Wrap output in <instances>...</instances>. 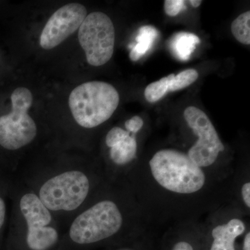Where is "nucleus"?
Returning <instances> with one entry per match:
<instances>
[{
  "mask_svg": "<svg viewBox=\"0 0 250 250\" xmlns=\"http://www.w3.org/2000/svg\"><path fill=\"white\" fill-rule=\"evenodd\" d=\"M143 125H144V121L141 117L134 116L125 122V130L131 134H136L142 129Z\"/></svg>",
  "mask_w": 250,
  "mask_h": 250,
  "instance_id": "aec40b11",
  "label": "nucleus"
},
{
  "mask_svg": "<svg viewBox=\"0 0 250 250\" xmlns=\"http://www.w3.org/2000/svg\"><path fill=\"white\" fill-rule=\"evenodd\" d=\"M21 213L27 224V228L48 226L52 220L50 210L34 193L23 195L20 202Z\"/></svg>",
  "mask_w": 250,
  "mask_h": 250,
  "instance_id": "1a4fd4ad",
  "label": "nucleus"
},
{
  "mask_svg": "<svg viewBox=\"0 0 250 250\" xmlns=\"http://www.w3.org/2000/svg\"><path fill=\"white\" fill-rule=\"evenodd\" d=\"M198 72L194 69H188L174 75L170 82L169 92L184 89L193 83L198 79Z\"/></svg>",
  "mask_w": 250,
  "mask_h": 250,
  "instance_id": "f3484780",
  "label": "nucleus"
},
{
  "mask_svg": "<svg viewBox=\"0 0 250 250\" xmlns=\"http://www.w3.org/2000/svg\"><path fill=\"white\" fill-rule=\"evenodd\" d=\"M59 234L52 227L28 228L27 246L31 250H47L57 243Z\"/></svg>",
  "mask_w": 250,
  "mask_h": 250,
  "instance_id": "9b49d317",
  "label": "nucleus"
},
{
  "mask_svg": "<svg viewBox=\"0 0 250 250\" xmlns=\"http://www.w3.org/2000/svg\"><path fill=\"white\" fill-rule=\"evenodd\" d=\"M124 184L153 228L202 221L231 198V184L215 179L187 152L172 147L137 162Z\"/></svg>",
  "mask_w": 250,
  "mask_h": 250,
  "instance_id": "f257e3e1",
  "label": "nucleus"
},
{
  "mask_svg": "<svg viewBox=\"0 0 250 250\" xmlns=\"http://www.w3.org/2000/svg\"><path fill=\"white\" fill-rule=\"evenodd\" d=\"M78 36L80 45L90 65L101 66L113 57L116 34L114 26L107 15L102 12L87 15L79 28Z\"/></svg>",
  "mask_w": 250,
  "mask_h": 250,
  "instance_id": "0eeeda50",
  "label": "nucleus"
},
{
  "mask_svg": "<svg viewBox=\"0 0 250 250\" xmlns=\"http://www.w3.org/2000/svg\"><path fill=\"white\" fill-rule=\"evenodd\" d=\"M190 5L194 8H197L201 5L202 3V0H190L189 1Z\"/></svg>",
  "mask_w": 250,
  "mask_h": 250,
  "instance_id": "5701e85b",
  "label": "nucleus"
},
{
  "mask_svg": "<svg viewBox=\"0 0 250 250\" xmlns=\"http://www.w3.org/2000/svg\"><path fill=\"white\" fill-rule=\"evenodd\" d=\"M87 16L83 5L70 3L57 10L46 23L40 37V45L53 49L79 29Z\"/></svg>",
  "mask_w": 250,
  "mask_h": 250,
  "instance_id": "6e6552de",
  "label": "nucleus"
},
{
  "mask_svg": "<svg viewBox=\"0 0 250 250\" xmlns=\"http://www.w3.org/2000/svg\"><path fill=\"white\" fill-rule=\"evenodd\" d=\"M231 33L235 39L243 45L250 44V11L240 15L231 23Z\"/></svg>",
  "mask_w": 250,
  "mask_h": 250,
  "instance_id": "2eb2a0df",
  "label": "nucleus"
},
{
  "mask_svg": "<svg viewBox=\"0 0 250 250\" xmlns=\"http://www.w3.org/2000/svg\"><path fill=\"white\" fill-rule=\"evenodd\" d=\"M11 100V113L0 117V146L9 150H16L35 139L37 128L27 113L33 103L30 90L19 87L13 92Z\"/></svg>",
  "mask_w": 250,
  "mask_h": 250,
  "instance_id": "39448f33",
  "label": "nucleus"
},
{
  "mask_svg": "<svg viewBox=\"0 0 250 250\" xmlns=\"http://www.w3.org/2000/svg\"><path fill=\"white\" fill-rule=\"evenodd\" d=\"M91 182L84 172L70 170L48 179L39 190V198L49 210L71 211L86 200Z\"/></svg>",
  "mask_w": 250,
  "mask_h": 250,
  "instance_id": "20e7f679",
  "label": "nucleus"
},
{
  "mask_svg": "<svg viewBox=\"0 0 250 250\" xmlns=\"http://www.w3.org/2000/svg\"><path fill=\"white\" fill-rule=\"evenodd\" d=\"M243 250H250V231L248 229V231L243 235Z\"/></svg>",
  "mask_w": 250,
  "mask_h": 250,
  "instance_id": "4be33fe9",
  "label": "nucleus"
},
{
  "mask_svg": "<svg viewBox=\"0 0 250 250\" xmlns=\"http://www.w3.org/2000/svg\"><path fill=\"white\" fill-rule=\"evenodd\" d=\"M131 133L128 132L126 130L120 127L114 126L107 133L106 136V145L108 147L111 148L116 146L118 143L121 142L129 136Z\"/></svg>",
  "mask_w": 250,
  "mask_h": 250,
  "instance_id": "a211bd4d",
  "label": "nucleus"
},
{
  "mask_svg": "<svg viewBox=\"0 0 250 250\" xmlns=\"http://www.w3.org/2000/svg\"><path fill=\"white\" fill-rule=\"evenodd\" d=\"M200 40L197 36L189 33H179L174 36L171 42L172 50L181 60L187 61L196 48Z\"/></svg>",
  "mask_w": 250,
  "mask_h": 250,
  "instance_id": "f8f14e48",
  "label": "nucleus"
},
{
  "mask_svg": "<svg viewBox=\"0 0 250 250\" xmlns=\"http://www.w3.org/2000/svg\"><path fill=\"white\" fill-rule=\"evenodd\" d=\"M6 207L4 200L0 197V230L2 228L6 218Z\"/></svg>",
  "mask_w": 250,
  "mask_h": 250,
  "instance_id": "412c9836",
  "label": "nucleus"
},
{
  "mask_svg": "<svg viewBox=\"0 0 250 250\" xmlns=\"http://www.w3.org/2000/svg\"><path fill=\"white\" fill-rule=\"evenodd\" d=\"M120 103L114 86L104 82H85L72 90L69 106L77 124L93 129L108 121Z\"/></svg>",
  "mask_w": 250,
  "mask_h": 250,
  "instance_id": "7ed1b4c3",
  "label": "nucleus"
},
{
  "mask_svg": "<svg viewBox=\"0 0 250 250\" xmlns=\"http://www.w3.org/2000/svg\"><path fill=\"white\" fill-rule=\"evenodd\" d=\"M249 216L231 201L207 215L202 230L211 240L209 250H236V240L250 228Z\"/></svg>",
  "mask_w": 250,
  "mask_h": 250,
  "instance_id": "423d86ee",
  "label": "nucleus"
},
{
  "mask_svg": "<svg viewBox=\"0 0 250 250\" xmlns=\"http://www.w3.org/2000/svg\"><path fill=\"white\" fill-rule=\"evenodd\" d=\"M158 36L157 31L151 26H145L140 29L139 36L136 38L137 44L131 50L130 58L133 62L139 60L145 55L153 45L154 39Z\"/></svg>",
  "mask_w": 250,
  "mask_h": 250,
  "instance_id": "4468645a",
  "label": "nucleus"
},
{
  "mask_svg": "<svg viewBox=\"0 0 250 250\" xmlns=\"http://www.w3.org/2000/svg\"><path fill=\"white\" fill-rule=\"evenodd\" d=\"M174 75H168L147 85L145 90V98L149 103H155L169 93L170 82Z\"/></svg>",
  "mask_w": 250,
  "mask_h": 250,
  "instance_id": "dca6fc26",
  "label": "nucleus"
},
{
  "mask_svg": "<svg viewBox=\"0 0 250 250\" xmlns=\"http://www.w3.org/2000/svg\"><path fill=\"white\" fill-rule=\"evenodd\" d=\"M116 250H135L132 249V248H120V249Z\"/></svg>",
  "mask_w": 250,
  "mask_h": 250,
  "instance_id": "b1692460",
  "label": "nucleus"
},
{
  "mask_svg": "<svg viewBox=\"0 0 250 250\" xmlns=\"http://www.w3.org/2000/svg\"><path fill=\"white\" fill-rule=\"evenodd\" d=\"M185 2L184 0H166L164 11L167 16L174 17L186 9Z\"/></svg>",
  "mask_w": 250,
  "mask_h": 250,
  "instance_id": "6ab92c4d",
  "label": "nucleus"
},
{
  "mask_svg": "<svg viewBox=\"0 0 250 250\" xmlns=\"http://www.w3.org/2000/svg\"><path fill=\"white\" fill-rule=\"evenodd\" d=\"M109 157L113 165L117 167H127L129 174L139 159L136 134H130L121 142L110 148Z\"/></svg>",
  "mask_w": 250,
  "mask_h": 250,
  "instance_id": "9d476101",
  "label": "nucleus"
},
{
  "mask_svg": "<svg viewBox=\"0 0 250 250\" xmlns=\"http://www.w3.org/2000/svg\"><path fill=\"white\" fill-rule=\"evenodd\" d=\"M198 222L200 221L183 222L172 225L177 238L170 250H195L190 238Z\"/></svg>",
  "mask_w": 250,
  "mask_h": 250,
  "instance_id": "ddd939ff",
  "label": "nucleus"
},
{
  "mask_svg": "<svg viewBox=\"0 0 250 250\" xmlns=\"http://www.w3.org/2000/svg\"><path fill=\"white\" fill-rule=\"evenodd\" d=\"M184 120L197 138L188 156L197 166L220 182L232 184L236 167L222 159L226 147L205 112L195 106L184 110Z\"/></svg>",
  "mask_w": 250,
  "mask_h": 250,
  "instance_id": "f03ea898",
  "label": "nucleus"
}]
</instances>
